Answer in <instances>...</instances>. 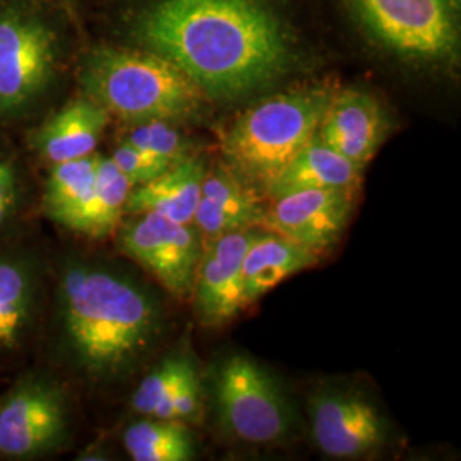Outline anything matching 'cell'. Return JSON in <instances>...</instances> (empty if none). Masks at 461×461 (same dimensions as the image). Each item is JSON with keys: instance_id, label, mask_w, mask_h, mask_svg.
<instances>
[{"instance_id": "603a6c76", "label": "cell", "mask_w": 461, "mask_h": 461, "mask_svg": "<svg viewBox=\"0 0 461 461\" xmlns=\"http://www.w3.org/2000/svg\"><path fill=\"white\" fill-rule=\"evenodd\" d=\"M122 140L165 158L169 163H180L186 158L195 156V146L192 139H188L178 129V123L166 120H149L127 125Z\"/></svg>"}, {"instance_id": "7a4b0ae2", "label": "cell", "mask_w": 461, "mask_h": 461, "mask_svg": "<svg viewBox=\"0 0 461 461\" xmlns=\"http://www.w3.org/2000/svg\"><path fill=\"white\" fill-rule=\"evenodd\" d=\"M60 312L67 346L95 376H116L154 344L161 314L156 301L115 272L70 265L60 279Z\"/></svg>"}, {"instance_id": "44dd1931", "label": "cell", "mask_w": 461, "mask_h": 461, "mask_svg": "<svg viewBox=\"0 0 461 461\" xmlns=\"http://www.w3.org/2000/svg\"><path fill=\"white\" fill-rule=\"evenodd\" d=\"M123 445L135 461H190L195 447L180 420L149 417L125 430Z\"/></svg>"}, {"instance_id": "4316f807", "label": "cell", "mask_w": 461, "mask_h": 461, "mask_svg": "<svg viewBox=\"0 0 461 461\" xmlns=\"http://www.w3.org/2000/svg\"><path fill=\"white\" fill-rule=\"evenodd\" d=\"M21 200V176L16 159L0 150V230L14 217Z\"/></svg>"}, {"instance_id": "2e32d148", "label": "cell", "mask_w": 461, "mask_h": 461, "mask_svg": "<svg viewBox=\"0 0 461 461\" xmlns=\"http://www.w3.org/2000/svg\"><path fill=\"white\" fill-rule=\"evenodd\" d=\"M205 173L207 166L197 154L175 163L154 180L133 186L125 212L133 215L152 212L182 224H192Z\"/></svg>"}, {"instance_id": "30bf717a", "label": "cell", "mask_w": 461, "mask_h": 461, "mask_svg": "<svg viewBox=\"0 0 461 461\" xmlns=\"http://www.w3.org/2000/svg\"><path fill=\"white\" fill-rule=\"evenodd\" d=\"M352 190L313 188L270 198L262 226L282 238L320 251L331 247L346 230L354 207Z\"/></svg>"}, {"instance_id": "277c9868", "label": "cell", "mask_w": 461, "mask_h": 461, "mask_svg": "<svg viewBox=\"0 0 461 461\" xmlns=\"http://www.w3.org/2000/svg\"><path fill=\"white\" fill-rule=\"evenodd\" d=\"M72 77L79 93L125 125L149 120L182 125L209 112L211 99L180 67L131 45L86 38Z\"/></svg>"}, {"instance_id": "484cf974", "label": "cell", "mask_w": 461, "mask_h": 461, "mask_svg": "<svg viewBox=\"0 0 461 461\" xmlns=\"http://www.w3.org/2000/svg\"><path fill=\"white\" fill-rule=\"evenodd\" d=\"M202 413V388L198 373H192L176 388V392L166 398L161 405L152 412L150 417L163 420H180V422H195Z\"/></svg>"}, {"instance_id": "3957f363", "label": "cell", "mask_w": 461, "mask_h": 461, "mask_svg": "<svg viewBox=\"0 0 461 461\" xmlns=\"http://www.w3.org/2000/svg\"><path fill=\"white\" fill-rule=\"evenodd\" d=\"M86 38L83 17L60 0H0V125L45 108Z\"/></svg>"}, {"instance_id": "6da1fadb", "label": "cell", "mask_w": 461, "mask_h": 461, "mask_svg": "<svg viewBox=\"0 0 461 461\" xmlns=\"http://www.w3.org/2000/svg\"><path fill=\"white\" fill-rule=\"evenodd\" d=\"M180 67L214 101L267 91L301 70L304 41L280 0H89L84 24Z\"/></svg>"}, {"instance_id": "5b68a950", "label": "cell", "mask_w": 461, "mask_h": 461, "mask_svg": "<svg viewBox=\"0 0 461 461\" xmlns=\"http://www.w3.org/2000/svg\"><path fill=\"white\" fill-rule=\"evenodd\" d=\"M335 87L296 84L262 99L236 116L221 139L224 165L258 194L308 146Z\"/></svg>"}, {"instance_id": "cb8c5ba5", "label": "cell", "mask_w": 461, "mask_h": 461, "mask_svg": "<svg viewBox=\"0 0 461 461\" xmlns=\"http://www.w3.org/2000/svg\"><path fill=\"white\" fill-rule=\"evenodd\" d=\"M195 371V364L185 356L169 357L156 366L133 392V411L150 417L158 405H161L166 398L173 395L183 381Z\"/></svg>"}, {"instance_id": "9a60e30c", "label": "cell", "mask_w": 461, "mask_h": 461, "mask_svg": "<svg viewBox=\"0 0 461 461\" xmlns=\"http://www.w3.org/2000/svg\"><path fill=\"white\" fill-rule=\"evenodd\" d=\"M265 209L260 194L222 165L212 171L207 169L192 224L200 234L212 240L262 226Z\"/></svg>"}, {"instance_id": "ac0fdd59", "label": "cell", "mask_w": 461, "mask_h": 461, "mask_svg": "<svg viewBox=\"0 0 461 461\" xmlns=\"http://www.w3.org/2000/svg\"><path fill=\"white\" fill-rule=\"evenodd\" d=\"M132 188V183L120 173L113 159L99 154L95 188L77 207L60 215L55 222L87 238H108L122 224Z\"/></svg>"}, {"instance_id": "8992f818", "label": "cell", "mask_w": 461, "mask_h": 461, "mask_svg": "<svg viewBox=\"0 0 461 461\" xmlns=\"http://www.w3.org/2000/svg\"><path fill=\"white\" fill-rule=\"evenodd\" d=\"M366 43L402 66L453 74L460 67V0H339Z\"/></svg>"}, {"instance_id": "ba28073f", "label": "cell", "mask_w": 461, "mask_h": 461, "mask_svg": "<svg viewBox=\"0 0 461 461\" xmlns=\"http://www.w3.org/2000/svg\"><path fill=\"white\" fill-rule=\"evenodd\" d=\"M118 243L150 276L176 297L192 296L202 240L194 224H182L163 215L137 214L120 228Z\"/></svg>"}, {"instance_id": "e0dca14e", "label": "cell", "mask_w": 461, "mask_h": 461, "mask_svg": "<svg viewBox=\"0 0 461 461\" xmlns=\"http://www.w3.org/2000/svg\"><path fill=\"white\" fill-rule=\"evenodd\" d=\"M318 264V253L270 230L258 232L243 260L245 308L268 294L284 280Z\"/></svg>"}, {"instance_id": "8fae6325", "label": "cell", "mask_w": 461, "mask_h": 461, "mask_svg": "<svg viewBox=\"0 0 461 461\" xmlns=\"http://www.w3.org/2000/svg\"><path fill=\"white\" fill-rule=\"evenodd\" d=\"M314 443L331 458H359L384 443L386 420L364 396L325 392L312 402Z\"/></svg>"}, {"instance_id": "4fadbf2b", "label": "cell", "mask_w": 461, "mask_h": 461, "mask_svg": "<svg viewBox=\"0 0 461 461\" xmlns=\"http://www.w3.org/2000/svg\"><path fill=\"white\" fill-rule=\"evenodd\" d=\"M258 232L255 228L228 232L209 240L202 249L192 294L205 325H224L245 308L241 270L248 248Z\"/></svg>"}, {"instance_id": "7402d4cb", "label": "cell", "mask_w": 461, "mask_h": 461, "mask_svg": "<svg viewBox=\"0 0 461 461\" xmlns=\"http://www.w3.org/2000/svg\"><path fill=\"white\" fill-rule=\"evenodd\" d=\"M98 152L51 165L47 188H45V211L57 221L77 207L84 198L91 194L96 180Z\"/></svg>"}, {"instance_id": "d4e9b609", "label": "cell", "mask_w": 461, "mask_h": 461, "mask_svg": "<svg viewBox=\"0 0 461 461\" xmlns=\"http://www.w3.org/2000/svg\"><path fill=\"white\" fill-rule=\"evenodd\" d=\"M113 159L120 173L132 183V186H139L144 183L154 180L161 173L175 163H169L165 158H159L156 154H150L144 149L135 148L132 144L120 140L113 154L110 156Z\"/></svg>"}, {"instance_id": "9c48e42d", "label": "cell", "mask_w": 461, "mask_h": 461, "mask_svg": "<svg viewBox=\"0 0 461 461\" xmlns=\"http://www.w3.org/2000/svg\"><path fill=\"white\" fill-rule=\"evenodd\" d=\"M67 432L66 400L45 379H26L0 407V453L32 458L55 449Z\"/></svg>"}, {"instance_id": "52a82bcc", "label": "cell", "mask_w": 461, "mask_h": 461, "mask_svg": "<svg viewBox=\"0 0 461 461\" xmlns=\"http://www.w3.org/2000/svg\"><path fill=\"white\" fill-rule=\"evenodd\" d=\"M215 402L224 428L251 445L282 439L293 415L276 381L253 359L232 356L215 376Z\"/></svg>"}, {"instance_id": "7c38bea8", "label": "cell", "mask_w": 461, "mask_h": 461, "mask_svg": "<svg viewBox=\"0 0 461 461\" xmlns=\"http://www.w3.org/2000/svg\"><path fill=\"white\" fill-rule=\"evenodd\" d=\"M392 129L386 106L363 87L335 89L318 127V139L359 167L376 156Z\"/></svg>"}, {"instance_id": "ffe728a7", "label": "cell", "mask_w": 461, "mask_h": 461, "mask_svg": "<svg viewBox=\"0 0 461 461\" xmlns=\"http://www.w3.org/2000/svg\"><path fill=\"white\" fill-rule=\"evenodd\" d=\"M36 282L30 265L0 258V350L19 346L33 318Z\"/></svg>"}, {"instance_id": "d6986e66", "label": "cell", "mask_w": 461, "mask_h": 461, "mask_svg": "<svg viewBox=\"0 0 461 461\" xmlns=\"http://www.w3.org/2000/svg\"><path fill=\"white\" fill-rule=\"evenodd\" d=\"M363 167L318 139L299 150L296 158L270 183L265 197L276 198L297 190L340 188L356 192L361 183Z\"/></svg>"}, {"instance_id": "5bb4252c", "label": "cell", "mask_w": 461, "mask_h": 461, "mask_svg": "<svg viewBox=\"0 0 461 461\" xmlns=\"http://www.w3.org/2000/svg\"><path fill=\"white\" fill-rule=\"evenodd\" d=\"M110 120L98 103L79 93L34 129L30 144L50 165L86 158L96 152Z\"/></svg>"}]
</instances>
